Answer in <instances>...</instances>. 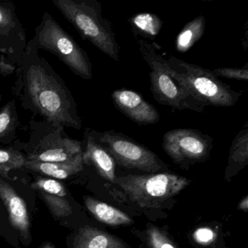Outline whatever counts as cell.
Masks as SVG:
<instances>
[{
    "instance_id": "cell-1",
    "label": "cell",
    "mask_w": 248,
    "mask_h": 248,
    "mask_svg": "<svg viewBox=\"0 0 248 248\" xmlns=\"http://www.w3.org/2000/svg\"><path fill=\"white\" fill-rule=\"evenodd\" d=\"M14 97L24 109L63 128L82 129L78 104L66 82L39 54L31 40L27 43L22 62L16 70Z\"/></svg>"
},
{
    "instance_id": "cell-2",
    "label": "cell",
    "mask_w": 248,
    "mask_h": 248,
    "mask_svg": "<svg viewBox=\"0 0 248 248\" xmlns=\"http://www.w3.org/2000/svg\"><path fill=\"white\" fill-rule=\"evenodd\" d=\"M64 18L82 39L93 45L116 62L120 49L111 22L102 15V5L96 0H52Z\"/></svg>"
},
{
    "instance_id": "cell-3",
    "label": "cell",
    "mask_w": 248,
    "mask_h": 248,
    "mask_svg": "<svg viewBox=\"0 0 248 248\" xmlns=\"http://www.w3.org/2000/svg\"><path fill=\"white\" fill-rule=\"evenodd\" d=\"M137 43L142 57L151 69L150 88L155 100L174 110L202 112L205 107L171 72L166 59L156 52L153 45L143 40H138Z\"/></svg>"
},
{
    "instance_id": "cell-4",
    "label": "cell",
    "mask_w": 248,
    "mask_h": 248,
    "mask_svg": "<svg viewBox=\"0 0 248 248\" xmlns=\"http://www.w3.org/2000/svg\"><path fill=\"white\" fill-rule=\"evenodd\" d=\"M31 40L39 50L55 55L77 76L92 79V63L88 53L48 13H45Z\"/></svg>"
},
{
    "instance_id": "cell-5",
    "label": "cell",
    "mask_w": 248,
    "mask_h": 248,
    "mask_svg": "<svg viewBox=\"0 0 248 248\" xmlns=\"http://www.w3.org/2000/svg\"><path fill=\"white\" fill-rule=\"evenodd\" d=\"M166 60L171 72L204 107H233L242 95V91L232 89L210 69L187 63L174 56Z\"/></svg>"
},
{
    "instance_id": "cell-6",
    "label": "cell",
    "mask_w": 248,
    "mask_h": 248,
    "mask_svg": "<svg viewBox=\"0 0 248 248\" xmlns=\"http://www.w3.org/2000/svg\"><path fill=\"white\" fill-rule=\"evenodd\" d=\"M30 139L21 142L27 160L44 162H69L83 152L82 142L71 139L65 128L45 120L30 122Z\"/></svg>"
},
{
    "instance_id": "cell-7",
    "label": "cell",
    "mask_w": 248,
    "mask_h": 248,
    "mask_svg": "<svg viewBox=\"0 0 248 248\" xmlns=\"http://www.w3.org/2000/svg\"><path fill=\"white\" fill-rule=\"evenodd\" d=\"M142 207H156L177 195L189 184L184 177L170 173L116 177L114 182Z\"/></svg>"
},
{
    "instance_id": "cell-8",
    "label": "cell",
    "mask_w": 248,
    "mask_h": 248,
    "mask_svg": "<svg viewBox=\"0 0 248 248\" xmlns=\"http://www.w3.org/2000/svg\"><path fill=\"white\" fill-rule=\"evenodd\" d=\"M89 131L121 166L146 172H156L163 168L156 154L123 133L114 130L99 132L91 128Z\"/></svg>"
},
{
    "instance_id": "cell-9",
    "label": "cell",
    "mask_w": 248,
    "mask_h": 248,
    "mask_svg": "<svg viewBox=\"0 0 248 248\" xmlns=\"http://www.w3.org/2000/svg\"><path fill=\"white\" fill-rule=\"evenodd\" d=\"M213 140L210 136L195 129H174L164 135L162 147L175 163L185 166L205 160Z\"/></svg>"
},
{
    "instance_id": "cell-10",
    "label": "cell",
    "mask_w": 248,
    "mask_h": 248,
    "mask_svg": "<svg viewBox=\"0 0 248 248\" xmlns=\"http://www.w3.org/2000/svg\"><path fill=\"white\" fill-rule=\"evenodd\" d=\"M27 43L14 2L0 0V53L17 68L22 62Z\"/></svg>"
},
{
    "instance_id": "cell-11",
    "label": "cell",
    "mask_w": 248,
    "mask_h": 248,
    "mask_svg": "<svg viewBox=\"0 0 248 248\" xmlns=\"http://www.w3.org/2000/svg\"><path fill=\"white\" fill-rule=\"evenodd\" d=\"M114 106L133 123L140 125L157 123L160 119L157 109L139 93L130 90H116L111 94Z\"/></svg>"
},
{
    "instance_id": "cell-12",
    "label": "cell",
    "mask_w": 248,
    "mask_h": 248,
    "mask_svg": "<svg viewBox=\"0 0 248 248\" xmlns=\"http://www.w3.org/2000/svg\"><path fill=\"white\" fill-rule=\"evenodd\" d=\"M0 200L6 207L11 224L26 242L31 240L30 221L27 206L14 188L0 178Z\"/></svg>"
},
{
    "instance_id": "cell-13",
    "label": "cell",
    "mask_w": 248,
    "mask_h": 248,
    "mask_svg": "<svg viewBox=\"0 0 248 248\" xmlns=\"http://www.w3.org/2000/svg\"><path fill=\"white\" fill-rule=\"evenodd\" d=\"M83 161L85 165H92L102 178L110 182L116 178V162L108 151L97 141L86 128L84 132Z\"/></svg>"
},
{
    "instance_id": "cell-14",
    "label": "cell",
    "mask_w": 248,
    "mask_h": 248,
    "mask_svg": "<svg viewBox=\"0 0 248 248\" xmlns=\"http://www.w3.org/2000/svg\"><path fill=\"white\" fill-rule=\"evenodd\" d=\"M83 152L76 158L65 162H44L26 160L24 168L54 179L64 180L84 170Z\"/></svg>"
},
{
    "instance_id": "cell-15",
    "label": "cell",
    "mask_w": 248,
    "mask_h": 248,
    "mask_svg": "<svg viewBox=\"0 0 248 248\" xmlns=\"http://www.w3.org/2000/svg\"><path fill=\"white\" fill-rule=\"evenodd\" d=\"M73 248H127L123 241L95 228L79 229L75 237Z\"/></svg>"
},
{
    "instance_id": "cell-16",
    "label": "cell",
    "mask_w": 248,
    "mask_h": 248,
    "mask_svg": "<svg viewBox=\"0 0 248 248\" xmlns=\"http://www.w3.org/2000/svg\"><path fill=\"white\" fill-rule=\"evenodd\" d=\"M85 204L91 214L99 221L109 226H128L133 220L124 212L91 197H86Z\"/></svg>"
},
{
    "instance_id": "cell-17",
    "label": "cell",
    "mask_w": 248,
    "mask_h": 248,
    "mask_svg": "<svg viewBox=\"0 0 248 248\" xmlns=\"http://www.w3.org/2000/svg\"><path fill=\"white\" fill-rule=\"evenodd\" d=\"M19 125L16 104L11 100L0 108V143L8 145L15 141Z\"/></svg>"
},
{
    "instance_id": "cell-18",
    "label": "cell",
    "mask_w": 248,
    "mask_h": 248,
    "mask_svg": "<svg viewBox=\"0 0 248 248\" xmlns=\"http://www.w3.org/2000/svg\"><path fill=\"white\" fill-rule=\"evenodd\" d=\"M205 18L203 16L196 17L188 22L177 36L175 48L181 53H186L204 34Z\"/></svg>"
},
{
    "instance_id": "cell-19",
    "label": "cell",
    "mask_w": 248,
    "mask_h": 248,
    "mask_svg": "<svg viewBox=\"0 0 248 248\" xmlns=\"http://www.w3.org/2000/svg\"><path fill=\"white\" fill-rule=\"evenodd\" d=\"M133 34L153 40L160 32L163 21L156 14L141 13L128 18Z\"/></svg>"
},
{
    "instance_id": "cell-20",
    "label": "cell",
    "mask_w": 248,
    "mask_h": 248,
    "mask_svg": "<svg viewBox=\"0 0 248 248\" xmlns=\"http://www.w3.org/2000/svg\"><path fill=\"white\" fill-rule=\"evenodd\" d=\"M248 162V127L247 123L232 141L229 156L228 172L243 168Z\"/></svg>"
},
{
    "instance_id": "cell-21",
    "label": "cell",
    "mask_w": 248,
    "mask_h": 248,
    "mask_svg": "<svg viewBox=\"0 0 248 248\" xmlns=\"http://www.w3.org/2000/svg\"><path fill=\"white\" fill-rule=\"evenodd\" d=\"M26 160L20 140H16L13 146L0 147V172L7 173L24 168Z\"/></svg>"
},
{
    "instance_id": "cell-22",
    "label": "cell",
    "mask_w": 248,
    "mask_h": 248,
    "mask_svg": "<svg viewBox=\"0 0 248 248\" xmlns=\"http://www.w3.org/2000/svg\"><path fill=\"white\" fill-rule=\"evenodd\" d=\"M53 216L58 218L67 217L72 213V207L65 197L39 191Z\"/></svg>"
},
{
    "instance_id": "cell-23",
    "label": "cell",
    "mask_w": 248,
    "mask_h": 248,
    "mask_svg": "<svg viewBox=\"0 0 248 248\" xmlns=\"http://www.w3.org/2000/svg\"><path fill=\"white\" fill-rule=\"evenodd\" d=\"M32 186L38 191H43L47 194L66 197V188L62 183L51 178H40L32 184Z\"/></svg>"
},
{
    "instance_id": "cell-24",
    "label": "cell",
    "mask_w": 248,
    "mask_h": 248,
    "mask_svg": "<svg viewBox=\"0 0 248 248\" xmlns=\"http://www.w3.org/2000/svg\"><path fill=\"white\" fill-rule=\"evenodd\" d=\"M147 237L152 248H175L168 236L155 226L148 229Z\"/></svg>"
},
{
    "instance_id": "cell-25",
    "label": "cell",
    "mask_w": 248,
    "mask_h": 248,
    "mask_svg": "<svg viewBox=\"0 0 248 248\" xmlns=\"http://www.w3.org/2000/svg\"><path fill=\"white\" fill-rule=\"evenodd\" d=\"M216 77H222L227 79L236 80L248 81V63L242 68H219L212 70Z\"/></svg>"
},
{
    "instance_id": "cell-26",
    "label": "cell",
    "mask_w": 248,
    "mask_h": 248,
    "mask_svg": "<svg viewBox=\"0 0 248 248\" xmlns=\"http://www.w3.org/2000/svg\"><path fill=\"white\" fill-rule=\"evenodd\" d=\"M194 238L198 243L207 245L213 242L215 238V233L211 229L202 228L194 232Z\"/></svg>"
},
{
    "instance_id": "cell-27",
    "label": "cell",
    "mask_w": 248,
    "mask_h": 248,
    "mask_svg": "<svg viewBox=\"0 0 248 248\" xmlns=\"http://www.w3.org/2000/svg\"><path fill=\"white\" fill-rule=\"evenodd\" d=\"M16 70V66L9 63L5 56H0V75L3 77L10 76Z\"/></svg>"
},
{
    "instance_id": "cell-28",
    "label": "cell",
    "mask_w": 248,
    "mask_h": 248,
    "mask_svg": "<svg viewBox=\"0 0 248 248\" xmlns=\"http://www.w3.org/2000/svg\"><path fill=\"white\" fill-rule=\"evenodd\" d=\"M238 208L242 210H245V211H248V196L245 197L238 206Z\"/></svg>"
},
{
    "instance_id": "cell-29",
    "label": "cell",
    "mask_w": 248,
    "mask_h": 248,
    "mask_svg": "<svg viewBox=\"0 0 248 248\" xmlns=\"http://www.w3.org/2000/svg\"><path fill=\"white\" fill-rule=\"evenodd\" d=\"M43 248H55L54 246H53V245H52L51 243H49V242H47V243H46V245L43 246Z\"/></svg>"
},
{
    "instance_id": "cell-30",
    "label": "cell",
    "mask_w": 248,
    "mask_h": 248,
    "mask_svg": "<svg viewBox=\"0 0 248 248\" xmlns=\"http://www.w3.org/2000/svg\"><path fill=\"white\" fill-rule=\"evenodd\" d=\"M2 95H1V94H0V103L2 102Z\"/></svg>"
}]
</instances>
